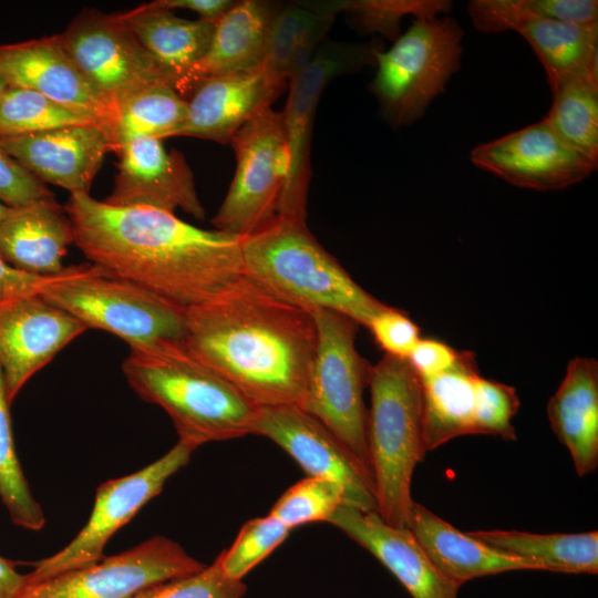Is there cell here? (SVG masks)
<instances>
[{
  "mask_svg": "<svg viewBox=\"0 0 598 598\" xmlns=\"http://www.w3.org/2000/svg\"><path fill=\"white\" fill-rule=\"evenodd\" d=\"M64 209L87 260L183 313L209 303L244 275L240 238L172 212L114 206L81 193L71 194Z\"/></svg>",
  "mask_w": 598,
  "mask_h": 598,
  "instance_id": "1",
  "label": "cell"
},
{
  "mask_svg": "<svg viewBox=\"0 0 598 598\" xmlns=\"http://www.w3.org/2000/svg\"><path fill=\"white\" fill-rule=\"evenodd\" d=\"M184 316L186 351L251 404L302 405L317 343L310 311L243 275Z\"/></svg>",
  "mask_w": 598,
  "mask_h": 598,
  "instance_id": "2",
  "label": "cell"
},
{
  "mask_svg": "<svg viewBox=\"0 0 598 598\" xmlns=\"http://www.w3.org/2000/svg\"><path fill=\"white\" fill-rule=\"evenodd\" d=\"M240 248L245 276L308 311L331 310L367 328L385 306L352 279L305 220L277 216L241 238Z\"/></svg>",
  "mask_w": 598,
  "mask_h": 598,
  "instance_id": "3",
  "label": "cell"
},
{
  "mask_svg": "<svg viewBox=\"0 0 598 598\" xmlns=\"http://www.w3.org/2000/svg\"><path fill=\"white\" fill-rule=\"evenodd\" d=\"M122 371L142 400L168 414L181 442L197 448L252 433L256 406L183 344L131 350Z\"/></svg>",
  "mask_w": 598,
  "mask_h": 598,
  "instance_id": "4",
  "label": "cell"
},
{
  "mask_svg": "<svg viewBox=\"0 0 598 598\" xmlns=\"http://www.w3.org/2000/svg\"><path fill=\"white\" fill-rule=\"evenodd\" d=\"M368 451L377 513L389 525L408 528L414 501V470L427 453L421 381L406 359L384 354L371 365Z\"/></svg>",
  "mask_w": 598,
  "mask_h": 598,
  "instance_id": "5",
  "label": "cell"
},
{
  "mask_svg": "<svg viewBox=\"0 0 598 598\" xmlns=\"http://www.w3.org/2000/svg\"><path fill=\"white\" fill-rule=\"evenodd\" d=\"M39 295L86 329L117 336L131 350L183 344L182 311L96 265L68 266L62 274L47 277Z\"/></svg>",
  "mask_w": 598,
  "mask_h": 598,
  "instance_id": "6",
  "label": "cell"
},
{
  "mask_svg": "<svg viewBox=\"0 0 598 598\" xmlns=\"http://www.w3.org/2000/svg\"><path fill=\"white\" fill-rule=\"evenodd\" d=\"M310 312L317 343L300 408L320 421L372 478L363 400L371 365L355 348L359 324L331 310Z\"/></svg>",
  "mask_w": 598,
  "mask_h": 598,
  "instance_id": "7",
  "label": "cell"
},
{
  "mask_svg": "<svg viewBox=\"0 0 598 598\" xmlns=\"http://www.w3.org/2000/svg\"><path fill=\"white\" fill-rule=\"evenodd\" d=\"M463 31L448 17L416 19L386 51H375L370 84L394 126L419 120L461 65Z\"/></svg>",
  "mask_w": 598,
  "mask_h": 598,
  "instance_id": "8",
  "label": "cell"
},
{
  "mask_svg": "<svg viewBox=\"0 0 598 598\" xmlns=\"http://www.w3.org/2000/svg\"><path fill=\"white\" fill-rule=\"evenodd\" d=\"M230 145L236 171L212 219L214 229L244 238L274 220L289 171L282 113L271 107L245 124Z\"/></svg>",
  "mask_w": 598,
  "mask_h": 598,
  "instance_id": "9",
  "label": "cell"
},
{
  "mask_svg": "<svg viewBox=\"0 0 598 598\" xmlns=\"http://www.w3.org/2000/svg\"><path fill=\"white\" fill-rule=\"evenodd\" d=\"M195 450L178 441L142 470L101 484L84 527L60 551L35 563L33 570L25 575V582L47 579L103 558L111 537L162 492L167 480L188 464Z\"/></svg>",
  "mask_w": 598,
  "mask_h": 598,
  "instance_id": "10",
  "label": "cell"
},
{
  "mask_svg": "<svg viewBox=\"0 0 598 598\" xmlns=\"http://www.w3.org/2000/svg\"><path fill=\"white\" fill-rule=\"evenodd\" d=\"M204 567L178 543L154 536L96 563L25 582L16 598H132L152 586Z\"/></svg>",
  "mask_w": 598,
  "mask_h": 598,
  "instance_id": "11",
  "label": "cell"
},
{
  "mask_svg": "<svg viewBox=\"0 0 598 598\" xmlns=\"http://www.w3.org/2000/svg\"><path fill=\"white\" fill-rule=\"evenodd\" d=\"M374 44L323 41L310 62L289 81L282 118L289 151V171L278 216L306 221L311 176V136L320 96L338 75L375 65Z\"/></svg>",
  "mask_w": 598,
  "mask_h": 598,
  "instance_id": "12",
  "label": "cell"
},
{
  "mask_svg": "<svg viewBox=\"0 0 598 598\" xmlns=\"http://www.w3.org/2000/svg\"><path fill=\"white\" fill-rule=\"evenodd\" d=\"M59 35L78 68L113 107L146 86L172 85L121 13L83 9Z\"/></svg>",
  "mask_w": 598,
  "mask_h": 598,
  "instance_id": "13",
  "label": "cell"
},
{
  "mask_svg": "<svg viewBox=\"0 0 598 598\" xmlns=\"http://www.w3.org/2000/svg\"><path fill=\"white\" fill-rule=\"evenodd\" d=\"M265 436L288 453L307 476L340 485L346 504L377 512L372 478L344 445L315 416L298 405L258 406L252 433Z\"/></svg>",
  "mask_w": 598,
  "mask_h": 598,
  "instance_id": "14",
  "label": "cell"
},
{
  "mask_svg": "<svg viewBox=\"0 0 598 598\" xmlns=\"http://www.w3.org/2000/svg\"><path fill=\"white\" fill-rule=\"evenodd\" d=\"M470 158L515 186L538 190L568 187L597 168L563 141L546 118L476 146Z\"/></svg>",
  "mask_w": 598,
  "mask_h": 598,
  "instance_id": "15",
  "label": "cell"
},
{
  "mask_svg": "<svg viewBox=\"0 0 598 598\" xmlns=\"http://www.w3.org/2000/svg\"><path fill=\"white\" fill-rule=\"evenodd\" d=\"M85 330L39 293L0 301V368L9 403L30 378Z\"/></svg>",
  "mask_w": 598,
  "mask_h": 598,
  "instance_id": "16",
  "label": "cell"
},
{
  "mask_svg": "<svg viewBox=\"0 0 598 598\" xmlns=\"http://www.w3.org/2000/svg\"><path fill=\"white\" fill-rule=\"evenodd\" d=\"M0 74L9 86L35 91L92 117L107 135L114 107L78 68L59 34L0 44Z\"/></svg>",
  "mask_w": 598,
  "mask_h": 598,
  "instance_id": "17",
  "label": "cell"
},
{
  "mask_svg": "<svg viewBox=\"0 0 598 598\" xmlns=\"http://www.w3.org/2000/svg\"><path fill=\"white\" fill-rule=\"evenodd\" d=\"M286 85L264 62L208 78L186 97L187 117L176 136L230 144L245 124L271 107Z\"/></svg>",
  "mask_w": 598,
  "mask_h": 598,
  "instance_id": "18",
  "label": "cell"
},
{
  "mask_svg": "<svg viewBox=\"0 0 598 598\" xmlns=\"http://www.w3.org/2000/svg\"><path fill=\"white\" fill-rule=\"evenodd\" d=\"M112 193L104 199L114 206H151L174 213L182 209L205 218L193 172L184 155L167 151L162 140L137 137L121 145Z\"/></svg>",
  "mask_w": 598,
  "mask_h": 598,
  "instance_id": "19",
  "label": "cell"
},
{
  "mask_svg": "<svg viewBox=\"0 0 598 598\" xmlns=\"http://www.w3.org/2000/svg\"><path fill=\"white\" fill-rule=\"evenodd\" d=\"M0 146L40 182L60 186L71 194H90L106 153L112 151L99 124L0 136Z\"/></svg>",
  "mask_w": 598,
  "mask_h": 598,
  "instance_id": "20",
  "label": "cell"
},
{
  "mask_svg": "<svg viewBox=\"0 0 598 598\" xmlns=\"http://www.w3.org/2000/svg\"><path fill=\"white\" fill-rule=\"evenodd\" d=\"M328 523L371 553L412 598H457L461 587L437 570L409 528L348 504L340 505Z\"/></svg>",
  "mask_w": 598,
  "mask_h": 598,
  "instance_id": "21",
  "label": "cell"
},
{
  "mask_svg": "<svg viewBox=\"0 0 598 598\" xmlns=\"http://www.w3.org/2000/svg\"><path fill=\"white\" fill-rule=\"evenodd\" d=\"M72 244L71 220L54 197L8 207L0 220V257L29 275L62 274L63 257Z\"/></svg>",
  "mask_w": 598,
  "mask_h": 598,
  "instance_id": "22",
  "label": "cell"
},
{
  "mask_svg": "<svg viewBox=\"0 0 598 598\" xmlns=\"http://www.w3.org/2000/svg\"><path fill=\"white\" fill-rule=\"evenodd\" d=\"M278 9L279 6L268 1H236L215 22L207 51L181 80L176 91L186 99L208 78L260 65L266 58L269 31Z\"/></svg>",
  "mask_w": 598,
  "mask_h": 598,
  "instance_id": "23",
  "label": "cell"
},
{
  "mask_svg": "<svg viewBox=\"0 0 598 598\" xmlns=\"http://www.w3.org/2000/svg\"><path fill=\"white\" fill-rule=\"evenodd\" d=\"M557 440L569 451L579 476L598 467V362L576 357L547 404Z\"/></svg>",
  "mask_w": 598,
  "mask_h": 598,
  "instance_id": "24",
  "label": "cell"
},
{
  "mask_svg": "<svg viewBox=\"0 0 598 598\" xmlns=\"http://www.w3.org/2000/svg\"><path fill=\"white\" fill-rule=\"evenodd\" d=\"M408 528L437 570L460 587L484 576L534 570L528 563L486 546L416 502Z\"/></svg>",
  "mask_w": 598,
  "mask_h": 598,
  "instance_id": "25",
  "label": "cell"
},
{
  "mask_svg": "<svg viewBox=\"0 0 598 598\" xmlns=\"http://www.w3.org/2000/svg\"><path fill=\"white\" fill-rule=\"evenodd\" d=\"M121 16L175 90L207 51L215 28L213 22L183 19L150 3Z\"/></svg>",
  "mask_w": 598,
  "mask_h": 598,
  "instance_id": "26",
  "label": "cell"
},
{
  "mask_svg": "<svg viewBox=\"0 0 598 598\" xmlns=\"http://www.w3.org/2000/svg\"><path fill=\"white\" fill-rule=\"evenodd\" d=\"M480 377L474 353L460 351L455 364L448 370L419 378L427 452L458 436L476 434V385Z\"/></svg>",
  "mask_w": 598,
  "mask_h": 598,
  "instance_id": "27",
  "label": "cell"
},
{
  "mask_svg": "<svg viewBox=\"0 0 598 598\" xmlns=\"http://www.w3.org/2000/svg\"><path fill=\"white\" fill-rule=\"evenodd\" d=\"M486 546L524 560L534 570L598 573V532L534 534L519 530H467Z\"/></svg>",
  "mask_w": 598,
  "mask_h": 598,
  "instance_id": "28",
  "label": "cell"
},
{
  "mask_svg": "<svg viewBox=\"0 0 598 598\" xmlns=\"http://www.w3.org/2000/svg\"><path fill=\"white\" fill-rule=\"evenodd\" d=\"M542 62L550 90L584 71L598 72V23L530 18L517 30Z\"/></svg>",
  "mask_w": 598,
  "mask_h": 598,
  "instance_id": "29",
  "label": "cell"
},
{
  "mask_svg": "<svg viewBox=\"0 0 598 598\" xmlns=\"http://www.w3.org/2000/svg\"><path fill=\"white\" fill-rule=\"evenodd\" d=\"M187 117V101L169 84L133 92L114 106L107 128L113 152L137 137H176Z\"/></svg>",
  "mask_w": 598,
  "mask_h": 598,
  "instance_id": "30",
  "label": "cell"
},
{
  "mask_svg": "<svg viewBox=\"0 0 598 598\" xmlns=\"http://www.w3.org/2000/svg\"><path fill=\"white\" fill-rule=\"evenodd\" d=\"M545 117L570 147L598 164V72L584 71L563 80L553 91Z\"/></svg>",
  "mask_w": 598,
  "mask_h": 598,
  "instance_id": "31",
  "label": "cell"
},
{
  "mask_svg": "<svg viewBox=\"0 0 598 598\" xmlns=\"http://www.w3.org/2000/svg\"><path fill=\"white\" fill-rule=\"evenodd\" d=\"M9 406L0 368V499L13 524L28 530H40L45 524V516L17 456Z\"/></svg>",
  "mask_w": 598,
  "mask_h": 598,
  "instance_id": "32",
  "label": "cell"
},
{
  "mask_svg": "<svg viewBox=\"0 0 598 598\" xmlns=\"http://www.w3.org/2000/svg\"><path fill=\"white\" fill-rule=\"evenodd\" d=\"M83 124L99 123L32 90L8 86L0 99V136L34 134Z\"/></svg>",
  "mask_w": 598,
  "mask_h": 598,
  "instance_id": "33",
  "label": "cell"
},
{
  "mask_svg": "<svg viewBox=\"0 0 598 598\" xmlns=\"http://www.w3.org/2000/svg\"><path fill=\"white\" fill-rule=\"evenodd\" d=\"M346 504L344 491L337 483L307 476L291 485L274 504L269 514L291 530L295 527L330 519Z\"/></svg>",
  "mask_w": 598,
  "mask_h": 598,
  "instance_id": "34",
  "label": "cell"
},
{
  "mask_svg": "<svg viewBox=\"0 0 598 598\" xmlns=\"http://www.w3.org/2000/svg\"><path fill=\"white\" fill-rule=\"evenodd\" d=\"M291 533L285 524L268 514L247 520L229 548L216 558L230 578H243L266 559Z\"/></svg>",
  "mask_w": 598,
  "mask_h": 598,
  "instance_id": "35",
  "label": "cell"
},
{
  "mask_svg": "<svg viewBox=\"0 0 598 598\" xmlns=\"http://www.w3.org/2000/svg\"><path fill=\"white\" fill-rule=\"evenodd\" d=\"M452 2L445 0H359L343 1L342 11H350L354 22L367 32H379L395 40L400 35L403 16L416 19H434L448 12Z\"/></svg>",
  "mask_w": 598,
  "mask_h": 598,
  "instance_id": "36",
  "label": "cell"
},
{
  "mask_svg": "<svg viewBox=\"0 0 598 598\" xmlns=\"http://www.w3.org/2000/svg\"><path fill=\"white\" fill-rule=\"evenodd\" d=\"M330 10L332 11L328 2L324 4L288 3L279 7L271 22L264 63L288 82L287 68L295 44Z\"/></svg>",
  "mask_w": 598,
  "mask_h": 598,
  "instance_id": "37",
  "label": "cell"
},
{
  "mask_svg": "<svg viewBox=\"0 0 598 598\" xmlns=\"http://www.w3.org/2000/svg\"><path fill=\"white\" fill-rule=\"evenodd\" d=\"M247 586L228 577L217 558L194 574L152 586L132 598H243Z\"/></svg>",
  "mask_w": 598,
  "mask_h": 598,
  "instance_id": "38",
  "label": "cell"
},
{
  "mask_svg": "<svg viewBox=\"0 0 598 598\" xmlns=\"http://www.w3.org/2000/svg\"><path fill=\"white\" fill-rule=\"evenodd\" d=\"M519 405L520 401L515 388L481 375L476 385V434L515 441L516 431L513 419Z\"/></svg>",
  "mask_w": 598,
  "mask_h": 598,
  "instance_id": "39",
  "label": "cell"
},
{
  "mask_svg": "<svg viewBox=\"0 0 598 598\" xmlns=\"http://www.w3.org/2000/svg\"><path fill=\"white\" fill-rule=\"evenodd\" d=\"M367 328L384 354L408 359L421 339L420 328L402 310L385 305Z\"/></svg>",
  "mask_w": 598,
  "mask_h": 598,
  "instance_id": "40",
  "label": "cell"
},
{
  "mask_svg": "<svg viewBox=\"0 0 598 598\" xmlns=\"http://www.w3.org/2000/svg\"><path fill=\"white\" fill-rule=\"evenodd\" d=\"M468 14L482 32L516 31L525 21L536 18L527 0H474L468 3Z\"/></svg>",
  "mask_w": 598,
  "mask_h": 598,
  "instance_id": "41",
  "label": "cell"
},
{
  "mask_svg": "<svg viewBox=\"0 0 598 598\" xmlns=\"http://www.w3.org/2000/svg\"><path fill=\"white\" fill-rule=\"evenodd\" d=\"M51 197L54 196L45 185L0 146V202L18 207Z\"/></svg>",
  "mask_w": 598,
  "mask_h": 598,
  "instance_id": "42",
  "label": "cell"
},
{
  "mask_svg": "<svg viewBox=\"0 0 598 598\" xmlns=\"http://www.w3.org/2000/svg\"><path fill=\"white\" fill-rule=\"evenodd\" d=\"M534 17L579 24L598 23L596 0H528Z\"/></svg>",
  "mask_w": 598,
  "mask_h": 598,
  "instance_id": "43",
  "label": "cell"
},
{
  "mask_svg": "<svg viewBox=\"0 0 598 598\" xmlns=\"http://www.w3.org/2000/svg\"><path fill=\"white\" fill-rule=\"evenodd\" d=\"M460 351L435 339L421 338L406 359L420 379L440 374L452 368Z\"/></svg>",
  "mask_w": 598,
  "mask_h": 598,
  "instance_id": "44",
  "label": "cell"
},
{
  "mask_svg": "<svg viewBox=\"0 0 598 598\" xmlns=\"http://www.w3.org/2000/svg\"><path fill=\"white\" fill-rule=\"evenodd\" d=\"M45 278L20 271L0 257V301L38 295Z\"/></svg>",
  "mask_w": 598,
  "mask_h": 598,
  "instance_id": "45",
  "label": "cell"
},
{
  "mask_svg": "<svg viewBox=\"0 0 598 598\" xmlns=\"http://www.w3.org/2000/svg\"><path fill=\"white\" fill-rule=\"evenodd\" d=\"M235 2L231 0H156L150 4L169 11L174 9L190 10L196 12L199 19L215 23Z\"/></svg>",
  "mask_w": 598,
  "mask_h": 598,
  "instance_id": "46",
  "label": "cell"
},
{
  "mask_svg": "<svg viewBox=\"0 0 598 598\" xmlns=\"http://www.w3.org/2000/svg\"><path fill=\"white\" fill-rule=\"evenodd\" d=\"M25 585V575L17 571L14 565L0 556V598H16Z\"/></svg>",
  "mask_w": 598,
  "mask_h": 598,
  "instance_id": "47",
  "label": "cell"
},
{
  "mask_svg": "<svg viewBox=\"0 0 598 598\" xmlns=\"http://www.w3.org/2000/svg\"><path fill=\"white\" fill-rule=\"evenodd\" d=\"M7 81L3 79V76L0 74V99L2 94L4 93L6 89L8 87Z\"/></svg>",
  "mask_w": 598,
  "mask_h": 598,
  "instance_id": "48",
  "label": "cell"
},
{
  "mask_svg": "<svg viewBox=\"0 0 598 598\" xmlns=\"http://www.w3.org/2000/svg\"><path fill=\"white\" fill-rule=\"evenodd\" d=\"M7 209H8V206H6L3 203L0 202V220L6 214Z\"/></svg>",
  "mask_w": 598,
  "mask_h": 598,
  "instance_id": "49",
  "label": "cell"
}]
</instances>
